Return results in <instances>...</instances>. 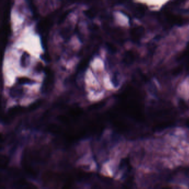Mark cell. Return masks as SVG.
I'll list each match as a JSON object with an SVG mask.
<instances>
[{
    "mask_svg": "<svg viewBox=\"0 0 189 189\" xmlns=\"http://www.w3.org/2000/svg\"><path fill=\"white\" fill-rule=\"evenodd\" d=\"M107 47L108 48L109 51H110L111 52H115L116 51V47H115L114 46V44H107Z\"/></svg>",
    "mask_w": 189,
    "mask_h": 189,
    "instance_id": "9c48e42d",
    "label": "cell"
},
{
    "mask_svg": "<svg viewBox=\"0 0 189 189\" xmlns=\"http://www.w3.org/2000/svg\"><path fill=\"white\" fill-rule=\"evenodd\" d=\"M146 7L144 5L138 4L136 5L133 8V12L134 15H135L137 17L140 18L143 17L146 11Z\"/></svg>",
    "mask_w": 189,
    "mask_h": 189,
    "instance_id": "7a4b0ae2",
    "label": "cell"
},
{
    "mask_svg": "<svg viewBox=\"0 0 189 189\" xmlns=\"http://www.w3.org/2000/svg\"><path fill=\"white\" fill-rule=\"evenodd\" d=\"M8 160L7 158H6V156H1V167H5L8 164Z\"/></svg>",
    "mask_w": 189,
    "mask_h": 189,
    "instance_id": "ba28073f",
    "label": "cell"
},
{
    "mask_svg": "<svg viewBox=\"0 0 189 189\" xmlns=\"http://www.w3.org/2000/svg\"><path fill=\"white\" fill-rule=\"evenodd\" d=\"M18 82L20 84H29L32 82V80L27 78H21L18 80Z\"/></svg>",
    "mask_w": 189,
    "mask_h": 189,
    "instance_id": "52a82bcc",
    "label": "cell"
},
{
    "mask_svg": "<svg viewBox=\"0 0 189 189\" xmlns=\"http://www.w3.org/2000/svg\"><path fill=\"white\" fill-rule=\"evenodd\" d=\"M185 1V0H171L169 2L167 3L164 10L171 11L175 8L180 7L182 4L184 3Z\"/></svg>",
    "mask_w": 189,
    "mask_h": 189,
    "instance_id": "3957f363",
    "label": "cell"
},
{
    "mask_svg": "<svg viewBox=\"0 0 189 189\" xmlns=\"http://www.w3.org/2000/svg\"><path fill=\"white\" fill-rule=\"evenodd\" d=\"M105 104V102H99L98 103L95 104L93 105H91L89 107V109L90 110H97V109H99L103 107Z\"/></svg>",
    "mask_w": 189,
    "mask_h": 189,
    "instance_id": "8992f818",
    "label": "cell"
},
{
    "mask_svg": "<svg viewBox=\"0 0 189 189\" xmlns=\"http://www.w3.org/2000/svg\"><path fill=\"white\" fill-rule=\"evenodd\" d=\"M71 32H72V31L70 28L65 27L63 29H62V31H61V34L63 37H64L65 38H67L71 36Z\"/></svg>",
    "mask_w": 189,
    "mask_h": 189,
    "instance_id": "5b68a950",
    "label": "cell"
},
{
    "mask_svg": "<svg viewBox=\"0 0 189 189\" xmlns=\"http://www.w3.org/2000/svg\"><path fill=\"white\" fill-rule=\"evenodd\" d=\"M144 28L142 26H136L131 29V41L138 42L144 35Z\"/></svg>",
    "mask_w": 189,
    "mask_h": 189,
    "instance_id": "6da1fadb",
    "label": "cell"
},
{
    "mask_svg": "<svg viewBox=\"0 0 189 189\" xmlns=\"http://www.w3.org/2000/svg\"><path fill=\"white\" fill-rule=\"evenodd\" d=\"M136 58V54L133 51H128L124 54L123 57V62L126 65L132 63Z\"/></svg>",
    "mask_w": 189,
    "mask_h": 189,
    "instance_id": "277c9868",
    "label": "cell"
}]
</instances>
